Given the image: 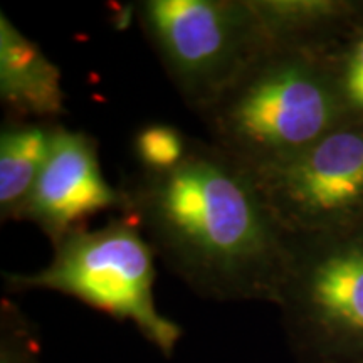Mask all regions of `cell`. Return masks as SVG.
Instances as JSON below:
<instances>
[{
	"label": "cell",
	"instance_id": "obj_1",
	"mask_svg": "<svg viewBox=\"0 0 363 363\" xmlns=\"http://www.w3.org/2000/svg\"><path fill=\"white\" fill-rule=\"evenodd\" d=\"M121 216L138 225L177 278L217 301L276 303L289 235L251 174L208 140L190 138L175 165L138 170L121 185Z\"/></svg>",
	"mask_w": 363,
	"mask_h": 363
},
{
	"label": "cell",
	"instance_id": "obj_2",
	"mask_svg": "<svg viewBox=\"0 0 363 363\" xmlns=\"http://www.w3.org/2000/svg\"><path fill=\"white\" fill-rule=\"evenodd\" d=\"M343 108L335 78L305 49L267 48L197 116L208 142L259 177L342 123Z\"/></svg>",
	"mask_w": 363,
	"mask_h": 363
},
{
	"label": "cell",
	"instance_id": "obj_3",
	"mask_svg": "<svg viewBox=\"0 0 363 363\" xmlns=\"http://www.w3.org/2000/svg\"><path fill=\"white\" fill-rule=\"evenodd\" d=\"M54 247L51 262L30 274H6L7 291H56L130 321L165 357L182 328L157 310L155 252L138 225L120 216L99 229L78 227Z\"/></svg>",
	"mask_w": 363,
	"mask_h": 363
},
{
	"label": "cell",
	"instance_id": "obj_4",
	"mask_svg": "<svg viewBox=\"0 0 363 363\" xmlns=\"http://www.w3.org/2000/svg\"><path fill=\"white\" fill-rule=\"evenodd\" d=\"M131 11L197 115L269 48L249 0H143Z\"/></svg>",
	"mask_w": 363,
	"mask_h": 363
},
{
	"label": "cell",
	"instance_id": "obj_5",
	"mask_svg": "<svg viewBox=\"0 0 363 363\" xmlns=\"http://www.w3.org/2000/svg\"><path fill=\"white\" fill-rule=\"evenodd\" d=\"M252 179L288 235L347 227L363 211V126L342 121L291 162Z\"/></svg>",
	"mask_w": 363,
	"mask_h": 363
},
{
	"label": "cell",
	"instance_id": "obj_6",
	"mask_svg": "<svg viewBox=\"0 0 363 363\" xmlns=\"http://www.w3.org/2000/svg\"><path fill=\"white\" fill-rule=\"evenodd\" d=\"M276 303L325 342H363V234H345L310 254L289 238V259Z\"/></svg>",
	"mask_w": 363,
	"mask_h": 363
},
{
	"label": "cell",
	"instance_id": "obj_7",
	"mask_svg": "<svg viewBox=\"0 0 363 363\" xmlns=\"http://www.w3.org/2000/svg\"><path fill=\"white\" fill-rule=\"evenodd\" d=\"M125 207L123 190L104 179L96 140L86 131L57 125L21 220L38 225L56 246L91 216L104 211L121 216Z\"/></svg>",
	"mask_w": 363,
	"mask_h": 363
},
{
	"label": "cell",
	"instance_id": "obj_8",
	"mask_svg": "<svg viewBox=\"0 0 363 363\" xmlns=\"http://www.w3.org/2000/svg\"><path fill=\"white\" fill-rule=\"evenodd\" d=\"M0 101L7 118L54 121L66 113L61 69L0 12Z\"/></svg>",
	"mask_w": 363,
	"mask_h": 363
},
{
	"label": "cell",
	"instance_id": "obj_9",
	"mask_svg": "<svg viewBox=\"0 0 363 363\" xmlns=\"http://www.w3.org/2000/svg\"><path fill=\"white\" fill-rule=\"evenodd\" d=\"M56 121L7 118L0 130V220H21L49 152Z\"/></svg>",
	"mask_w": 363,
	"mask_h": 363
},
{
	"label": "cell",
	"instance_id": "obj_10",
	"mask_svg": "<svg viewBox=\"0 0 363 363\" xmlns=\"http://www.w3.org/2000/svg\"><path fill=\"white\" fill-rule=\"evenodd\" d=\"M269 48L303 49V39L316 27L338 21L350 7L308 0H249Z\"/></svg>",
	"mask_w": 363,
	"mask_h": 363
},
{
	"label": "cell",
	"instance_id": "obj_11",
	"mask_svg": "<svg viewBox=\"0 0 363 363\" xmlns=\"http://www.w3.org/2000/svg\"><path fill=\"white\" fill-rule=\"evenodd\" d=\"M192 136L172 125L152 123L138 130L133 140L138 170L158 172L175 165L187 152Z\"/></svg>",
	"mask_w": 363,
	"mask_h": 363
},
{
	"label": "cell",
	"instance_id": "obj_12",
	"mask_svg": "<svg viewBox=\"0 0 363 363\" xmlns=\"http://www.w3.org/2000/svg\"><path fill=\"white\" fill-rule=\"evenodd\" d=\"M0 363H40L39 340L33 323L11 301H2Z\"/></svg>",
	"mask_w": 363,
	"mask_h": 363
},
{
	"label": "cell",
	"instance_id": "obj_13",
	"mask_svg": "<svg viewBox=\"0 0 363 363\" xmlns=\"http://www.w3.org/2000/svg\"><path fill=\"white\" fill-rule=\"evenodd\" d=\"M335 83L343 106L363 113V35L345 54L338 66Z\"/></svg>",
	"mask_w": 363,
	"mask_h": 363
}]
</instances>
